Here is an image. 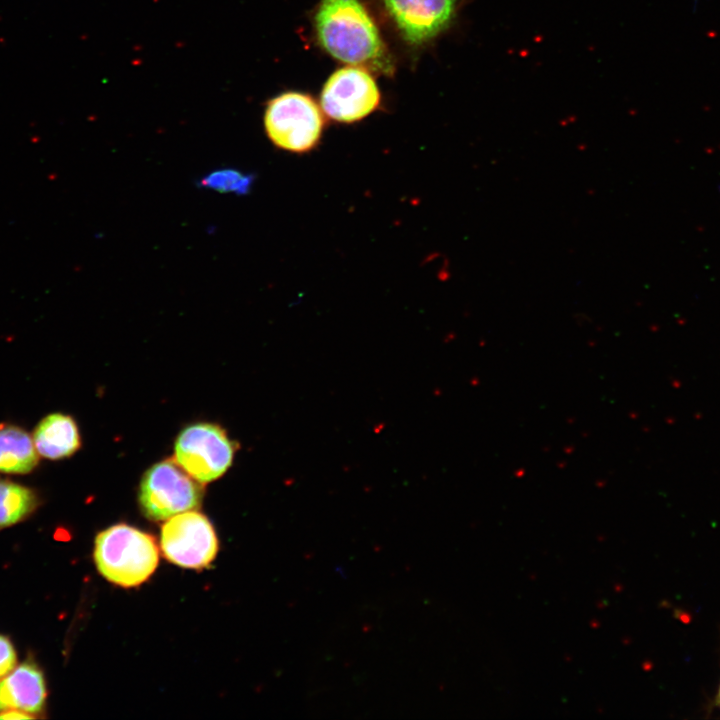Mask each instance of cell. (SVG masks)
<instances>
[{"mask_svg": "<svg viewBox=\"0 0 720 720\" xmlns=\"http://www.w3.org/2000/svg\"><path fill=\"white\" fill-rule=\"evenodd\" d=\"M94 560L99 573L108 581L134 587L154 573L159 550L151 535L127 524H117L96 536Z\"/></svg>", "mask_w": 720, "mask_h": 720, "instance_id": "2", "label": "cell"}, {"mask_svg": "<svg viewBox=\"0 0 720 720\" xmlns=\"http://www.w3.org/2000/svg\"><path fill=\"white\" fill-rule=\"evenodd\" d=\"M46 695L42 672L34 664L23 663L0 680V712L39 713L44 707Z\"/></svg>", "mask_w": 720, "mask_h": 720, "instance_id": "9", "label": "cell"}, {"mask_svg": "<svg viewBox=\"0 0 720 720\" xmlns=\"http://www.w3.org/2000/svg\"><path fill=\"white\" fill-rule=\"evenodd\" d=\"M16 652L11 641L0 635V680L16 667Z\"/></svg>", "mask_w": 720, "mask_h": 720, "instance_id": "14", "label": "cell"}, {"mask_svg": "<svg viewBox=\"0 0 720 720\" xmlns=\"http://www.w3.org/2000/svg\"><path fill=\"white\" fill-rule=\"evenodd\" d=\"M254 182V176L232 168L216 170L205 176L200 184L217 192L247 194Z\"/></svg>", "mask_w": 720, "mask_h": 720, "instance_id": "13", "label": "cell"}, {"mask_svg": "<svg viewBox=\"0 0 720 720\" xmlns=\"http://www.w3.org/2000/svg\"><path fill=\"white\" fill-rule=\"evenodd\" d=\"M175 460L165 459L151 466L140 483L138 502L144 516L163 521L176 514L195 510L202 502L203 489Z\"/></svg>", "mask_w": 720, "mask_h": 720, "instance_id": "4", "label": "cell"}, {"mask_svg": "<svg viewBox=\"0 0 720 720\" xmlns=\"http://www.w3.org/2000/svg\"><path fill=\"white\" fill-rule=\"evenodd\" d=\"M32 439L38 454L52 460L69 457L81 446L75 420L62 413L44 417L35 427Z\"/></svg>", "mask_w": 720, "mask_h": 720, "instance_id": "10", "label": "cell"}, {"mask_svg": "<svg viewBox=\"0 0 720 720\" xmlns=\"http://www.w3.org/2000/svg\"><path fill=\"white\" fill-rule=\"evenodd\" d=\"M716 703H717L718 706L720 707V686H719V689H718V693H717V695H716Z\"/></svg>", "mask_w": 720, "mask_h": 720, "instance_id": "16", "label": "cell"}, {"mask_svg": "<svg viewBox=\"0 0 720 720\" xmlns=\"http://www.w3.org/2000/svg\"><path fill=\"white\" fill-rule=\"evenodd\" d=\"M160 545L166 559L184 568L207 567L218 551V540L208 518L190 510L167 519Z\"/></svg>", "mask_w": 720, "mask_h": 720, "instance_id": "7", "label": "cell"}, {"mask_svg": "<svg viewBox=\"0 0 720 720\" xmlns=\"http://www.w3.org/2000/svg\"><path fill=\"white\" fill-rule=\"evenodd\" d=\"M38 502L34 490L0 479V529L28 517L36 509Z\"/></svg>", "mask_w": 720, "mask_h": 720, "instance_id": "12", "label": "cell"}, {"mask_svg": "<svg viewBox=\"0 0 720 720\" xmlns=\"http://www.w3.org/2000/svg\"><path fill=\"white\" fill-rule=\"evenodd\" d=\"M402 38L422 45L436 38L453 22L458 0H381Z\"/></svg>", "mask_w": 720, "mask_h": 720, "instance_id": "8", "label": "cell"}, {"mask_svg": "<svg viewBox=\"0 0 720 720\" xmlns=\"http://www.w3.org/2000/svg\"><path fill=\"white\" fill-rule=\"evenodd\" d=\"M359 66L336 70L323 86L320 96L322 111L339 123H354L366 118L380 105L381 95L369 73Z\"/></svg>", "mask_w": 720, "mask_h": 720, "instance_id": "6", "label": "cell"}, {"mask_svg": "<svg viewBox=\"0 0 720 720\" xmlns=\"http://www.w3.org/2000/svg\"><path fill=\"white\" fill-rule=\"evenodd\" d=\"M32 437L15 425H0V472L26 474L38 464Z\"/></svg>", "mask_w": 720, "mask_h": 720, "instance_id": "11", "label": "cell"}, {"mask_svg": "<svg viewBox=\"0 0 720 720\" xmlns=\"http://www.w3.org/2000/svg\"><path fill=\"white\" fill-rule=\"evenodd\" d=\"M237 445L219 425L196 423L177 436L175 461L196 481L206 484L220 478L231 466Z\"/></svg>", "mask_w": 720, "mask_h": 720, "instance_id": "5", "label": "cell"}, {"mask_svg": "<svg viewBox=\"0 0 720 720\" xmlns=\"http://www.w3.org/2000/svg\"><path fill=\"white\" fill-rule=\"evenodd\" d=\"M324 116L309 95L289 91L269 100L264 111V129L277 148L296 154L314 150L320 143Z\"/></svg>", "mask_w": 720, "mask_h": 720, "instance_id": "3", "label": "cell"}, {"mask_svg": "<svg viewBox=\"0 0 720 720\" xmlns=\"http://www.w3.org/2000/svg\"><path fill=\"white\" fill-rule=\"evenodd\" d=\"M33 718L32 714L18 711V710H9V711H3L0 712V719H31Z\"/></svg>", "mask_w": 720, "mask_h": 720, "instance_id": "15", "label": "cell"}, {"mask_svg": "<svg viewBox=\"0 0 720 720\" xmlns=\"http://www.w3.org/2000/svg\"><path fill=\"white\" fill-rule=\"evenodd\" d=\"M314 25L321 47L335 59L384 75L393 74L392 56L360 0H321Z\"/></svg>", "mask_w": 720, "mask_h": 720, "instance_id": "1", "label": "cell"}]
</instances>
